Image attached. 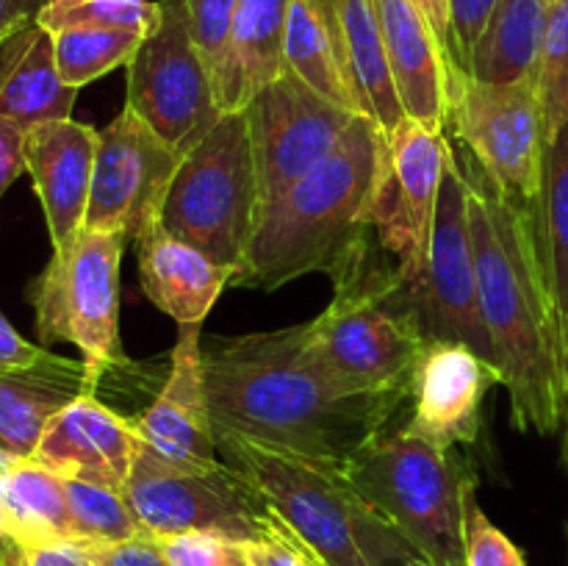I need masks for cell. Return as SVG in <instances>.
I'll return each mask as SVG.
<instances>
[{
  "mask_svg": "<svg viewBox=\"0 0 568 566\" xmlns=\"http://www.w3.org/2000/svg\"><path fill=\"white\" fill-rule=\"evenodd\" d=\"M216 438L347 469L386 431L408 392L338 394L305 358V325L216 336L203 344Z\"/></svg>",
  "mask_w": 568,
  "mask_h": 566,
  "instance_id": "6da1fadb",
  "label": "cell"
},
{
  "mask_svg": "<svg viewBox=\"0 0 568 566\" xmlns=\"http://www.w3.org/2000/svg\"><path fill=\"white\" fill-rule=\"evenodd\" d=\"M460 170L469 186L480 314L497 350L499 386L508 388L519 431L552 436L568 420V377L530 209L508 198L471 155Z\"/></svg>",
  "mask_w": 568,
  "mask_h": 566,
  "instance_id": "7a4b0ae2",
  "label": "cell"
},
{
  "mask_svg": "<svg viewBox=\"0 0 568 566\" xmlns=\"http://www.w3.org/2000/svg\"><path fill=\"white\" fill-rule=\"evenodd\" d=\"M388 164V137L358 117L316 170L258 209L253 239L231 286L277 292L327 272L372 231V211Z\"/></svg>",
  "mask_w": 568,
  "mask_h": 566,
  "instance_id": "3957f363",
  "label": "cell"
},
{
  "mask_svg": "<svg viewBox=\"0 0 568 566\" xmlns=\"http://www.w3.org/2000/svg\"><path fill=\"white\" fill-rule=\"evenodd\" d=\"M216 447L320 566H383L414 547L355 492L338 466L236 438H216Z\"/></svg>",
  "mask_w": 568,
  "mask_h": 566,
  "instance_id": "277c9868",
  "label": "cell"
},
{
  "mask_svg": "<svg viewBox=\"0 0 568 566\" xmlns=\"http://www.w3.org/2000/svg\"><path fill=\"white\" fill-rule=\"evenodd\" d=\"M372 233V231H369ZM366 233L331 272V305L305 322V358L338 394L408 392L422 336L386 303L394 266L372 259Z\"/></svg>",
  "mask_w": 568,
  "mask_h": 566,
  "instance_id": "5b68a950",
  "label": "cell"
},
{
  "mask_svg": "<svg viewBox=\"0 0 568 566\" xmlns=\"http://www.w3.org/2000/svg\"><path fill=\"white\" fill-rule=\"evenodd\" d=\"M344 475L355 492L436 566H466L464 494L475 472L399 425L381 431Z\"/></svg>",
  "mask_w": 568,
  "mask_h": 566,
  "instance_id": "8992f818",
  "label": "cell"
},
{
  "mask_svg": "<svg viewBox=\"0 0 568 566\" xmlns=\"http://www.w3.org/2000/svg\"><path fill=\"white\" fill-rule=\"evenodd\" d=\"M261 192L244 111H222L209 133L178 164L159 225L239 270L258 222Z\"/></svg>",
  "mask_w": 568,
  "mask_h": 566,
  "instance_id": "52a82bcc",
  "label": "cell"
},
{
  "mask_svg": "<svg viewBox=\"0 0 568 566\" xmlns=\"http://www.w3.org/2000/svg\"><path fill=\"white\" fill-rule=\"evenodd\" d=\"M458 150H449L433 214L425 266L416 275L399 277L392 270L386 303L414 325L422 342H458L475 350L499 372L497 350L486 331L477 294L475 250H471L469 198Z\"/></svg>",
  "mask_w": 568,
  "mask_h": 566,
  "instance_id": "ba28073f",
  "label": "cell"
},
{
  "mask_svg": "<svg viewBox=\"0 0 568 566\" xmlns=\"http://www.w3.org/2000/svg\"><path fill=\"white\" fill-rule=\"evenodd\" d=\"M128 242L120 233L81 231L53 250L31 286L42 347L75 344L94 386L105 372L128 366L120 338V261Z\"/></svg>",
  "mask_w": 568,
  "mask_h": 566,
  "instance_id": "9c48e42d",
  "label": "cell"
},
{
  "mask_svg": "<svg viewBox=\"0 0 568 566\" xmlns=\"http://www.w3.org/2000/svg\"><path fill=\"white\" fill-rule=\"evenodd\" d=\"M128 503L144 533L155 538L178 533H220L233 542H258L277 527L275 511L236 466H183L139 438L128 475Z\"/></svg>",
  "mask_w": 568,
  "mask_h": 566,
  "instance_id": "30bf717a",
  "label": "cell"
},
{
  "mask_svg": "<svg viewBox=\"0 0 568 566\" xmlns=\"http://www.w3.org/2000/svg\"><path fill=\"white\" fill-rule=\"evenodd\" d=\"M447 92V128L464 142L466 153L508 198L525 205L536 203L547 150L536 81L486 83L453 67Z\"/></svg>",
  "mask_w": 568,
  "mask_h": 566,
  "instance_id": "8fae6325",
  "label": "cell"
},
{
  "mask_svg": "<svg viewBox=\"0 0 568 566\" xmlns=\"http://www.w3.org/2000/svg\"><path fill=\"white\" fill-rule=\"evenodd\" d=\"M125 105L181 155L222 117L214 78L189 33L186 0H159V20L128 64Z\"/></svg>",
  "mask_w": 568,
  "mask_h": 566,
  "instance_id": "7c38bea8",
  "label": "cell"
},
{
  "mask_svg": "<svg viewBox=\"0 0 568 566\" xmlns=\"http://www.w3.org/2000/svg\"><path fill=\"white\" fill-rule=\"evenodd\" d=\"M258 172L261 205L281 198L342 144L358 114L322 98L283 70L244 105Z\"/></svg>",
  "mask_w": 568,
  "mask_h": 566,
  "instance_id": "4fadbf2b",
  "label": "cell"
},
{
  "mask_svg": "<svg viewBox=\"0 0 568 566\" xmlns=\"http://www.w3.org/2000/svg\"><path fill=\"white\" fill-rule=\"evenodd\" d=\"M183 155L131 105L98 133L92 192L83 231L139 239L159 222L166 189Z\"/></svg>",
  "mask_w": 568,
  "mask_h": 566,
  "instance_id": "5bb4252c",
  "label": "cell"
},
{
  "mask_svg": "<svg viewBox=\"0 0 568 566\" xmlns=\"http://www.w3.org/2000/svg\"><path fill=\"white\" fill-rule=\"evenodd\" d=\"M449 150L447 131H430L414 120H405L388 137V164L372 211V233L394 255L399 277L416 275L425 266Z\"/></svg>",
  "mask_w": 568,
  "mask_h": 566,
  "instance_id": "9a60e30c",
  "label": "cell"
},
{
  "mask_svg": "<svg viewBox=\"0 0 568 566\" xmlns=\"http://www.w3.org/2000/svg\"><path fill=\"white\" fill-rule=\"evenodd\" d=\"M499 372L458 342H425L410 370L408 431L442 449L477 442L483 400L497 386Z\"/></svg>",
  "mask_w": 568,
  "mask_h": 566,
  "instance_id": "2e32d148",
  "label": "cell"
},
{
  "mask_svg": "<svg viewBox=\"0 0 568 566\" xmlns=\"http://www.w3.org/2000/svg\"><path fill=\"white\" fill-rule=\"evenodd\" d=\"M203 322L181 325L172 347V366L153 405L136 425L139 438L164 458L183 466L220 464L214 425H211L209 394L203 381Z\"/></svg>",
  "mask_w": 568,
  "mask_h": 566,
  "instance_id": "e0dca14e",
  "label": "cell"
},
{
  "mask_svg": "<svg viewBox=\"0 0 568 566\" xmlns=\"http://www.w3.org/2000/svg\"><path fill=\"white\" fill-rule=\"evenodd\" d=\"M98 128L75 120L44 122L26 131V172L42 203L53 250L75 242L92 192Z\"/></svg>",
  "mask_w": 568,
  "mask_h": 566,
  "instance_id": "ac0fdd59",
  "label": "cell"
},
{
  "mask_svg": "<svg viewBox=\"0 0 568 566\" xmlns=\"http://www.w3.org/2000/svg\"><path fill=\"white\" fill-rule=\"evenodd\" d=\"M139 433L133 420L100 403L94 392L72 400L53 416L31 458L61 477L122 488L133 469Z\"/></svg>",
  "mask_w": 568,
  "mask_h": 566,
  "instance_id": "d6986e66",
  "label": "cell"
},
{
  "mask_svg": "<svg viewBox=\"0 0 568 566\" xmlns=\"http://www.w3.org/2000/svg\"><path fill=\"white\" fill-rule=\"evenodd\" d=\"M372 6L405 114L430 131H444L449 117L447 78L453 67L436 31L414 0H372Z\"/></svg>",
  "mask_w": 568,
  "mask_h": 566,
  "instance_id": "ffe728a7",
  "label": "cell"
},
{
  "mask_svg": "<svg viewBox=\"0 0 568 566\" xmlns=\"http://www.w3.org/2000/svg\"><path fill=\"white\" fill-rule=\"evenodd\" d=\"M139 281L150 303L178 325L203 322L236 270L175 239L155 222L136 239Z\"/></svg>",
  "mask_w": 568,
  "mask_h": 566,
  "instance_id": "44dd1931",
  "label": "cell"
},
{
  "mask_svg": "<svg viewBox=\"0 0 568 566\" xmlns=\"http://www.w3.org/2000/svg\"><path fill=\"white\" fill-rule=\"evenodd\" d=\"M94 388L87 364L61 355L28 370L0 372V453L31 458L53 416Z\"/></svg>",
  "mask_w": 568,
  "mask_h": 566,
  "instance_id": "7402d4cb",
  "label": "cell"
},
{
  "mask_svg": "<svg viewBox=\"0 0 568 566\" xmlns=\"http://www.w3.org/2000/svg\"><path fill=\"white\" fill-rule=\"evenodd\" d=\"M325 3L344 75L358 100L361 114L369 117L386 137H392L408 120V114H405L403 100L394 87L375 6L372 0H325Z\"/></svg>",
  "mask_w": 568,
  "mask_h": 566,
  "instance_id": "603a6c76",
  "label": "cell"
},
{
  "mask_svg": "<svg viewBox=\"0 0 568 566\" xmlns=\"http://www.w3.org/2000/svg\"><path fill=\"white\" fill-rule=\"evenodd\" d=\"M81 89L61 81L55 67L53 33L39 22L22 28L0 48V114L22 131L44 122L72 120Z\"/></svg>",
  "mask_w": 568,
  "mask_h": 566,
  "instance_id": "cb8c5ba5",
  "label": "cell"
},
{
  "mask_svg": "<svg viewBox=\"0 0 568 566\" xmlns=\"http://www.w3.org/2000/svg\"><path fill=\"white\" fill-rule=\"evenodd\" d=\"M292 0H236L231 48L214 83L220 111H244V105L275 81L283 70V39Z\"/></svg>",
  "mask_w": 568,
  "mask_h": 566,
  "instance_id": "d4e9b609",
  "label": "cell"
},
{
  "mask_svg": "<svg viewBox=\"0 0 568 566\" xmlns=\"http://www.w3.org/2000/svg\"><path fill=\"white\" fill-rule=\"evenodd\" d=\"M549 9V0H503L464 72L486 83L536 81Z\"/></svg>",
  "mask_w": 568,
  "mask_h": 566,
  "instance_id": "484cf974",
  "label": "cell"
},
{
  "mask_svg": "<svg viewBox=\"0 0 568 566\" xmlns=\"http://www.w3.org/2000/svg\"><path fill=\"white\" fill-rule=\"evenodd\" d=\"M536 228L538 255L552 294L560 327V347L568 377V122L547 139L544 178L536 203L527 205Z\"/></svg>",
  "mask_w": 568,
  "mask_h": 566,
  "instance_id": "4316f807",
  "label": "cell"
},
{
  "mask_svg": "<svg viewBox=\"0 0 568 566\" xmlns=\"http://www.w3.org/2000/svg\"><path fill=\"white\" fill-rule=\"evenodd\" d=\"M283 61L288 72H294L322 98L364 117L344 75L325 0H292L286 39H283Z\"/></svg>",
  "mask_w": 568,
  "mask_h": 566,
  "instance_id": "83f0119b",
  "label": "cell"
},
{
  "mask_svg": "<svg viewBox=\"0 0 568 566\" xmlns=\"http://www.w3.org/2000/svg\"><path fill=\"white\" fill-rule=\"evenodd\" d=\"M3 505L9 533L20 544L75 538L64 477L33 458H11L3 477Z\"/></svg>",
  "mask_w": 568,
  "mask_h": 566,
  "instance_id": "f1b7e54d",
  "label": "cell"
},
{
  "mask_svg": "<svg viewBox=\"0 0 568 566\" xmlns=\"http://www.w3.org/2000/svg\"><path fill=\"white\" fill-rule=\"evenodd\" d=\"M144 33L120 28H67L53 33L55 67L61 81L83 89L116 67H128L142 44Z\"/></svg>",
  "mask_w": 568,
  "mask_h": 566,
  "instance_id": "f546056e",
  "label": "cell"
},
{
  "mask_svg": "<svg viewBox=\"0 0 568 566\" xmlns=\"http://www.w3.org/2000/svg\"><path fill=\"white\" fill-rule=\"evenodd\" d=\"M64 492L78 542H122L144 533L122 488L64 477Z\"/></svg>",
  "mask_w": 568,
  "mask_h": 566,
  "instance_id": "4dcf8cb0",
  "label": "cell"
},
{
  "mask_svg": "<svg viewBox=\"0 0 568 566\" xmlns=\"http://www.w3.org/2000/svg\"><path fill=\"white\" fill-rule=\"evenodd\" d=\"M159 20V0H50L39 26L50 33L67 28H120L148 33Z\"/></svg>",
  "mask_w": 568,
  "mask_h": 566,
  "instance_id": "1f68e13d",
  "label": "cell"
},
{
  "mask_svg": "<svg viewBox=\"0 0 568 566\" xmlns=\"http://www.w3.org/2000/svg\"><path fill=\"white\" fill-rule=\"evenodd\" d=\"M547 139L568 122V0H555L536 75Z\"/></svg>",
  "mask_w": 568,
  "mask_h": 566,
  "instance_id": "d6a6232c",
  "label": "cell"
},
{
  "mask_svg": "<svg viewBox=\"0 0 568 566\" xmlns=\"http://www.w3.org/2000/svg\"><path fill=\"white\" fill-rule=\"evenodd\" d=\"M466 566H527L521 549L494 525L477 503V481L464 494Z\"/></svg>",
  "mask_w": 568,
  "mask_h": 566,
  "instance_id": "836d02e7",
  "label": "cell"
},
{
  "mask_svg": "<svg viewBox=\"0 0 568 566\" xmlns=\"http://www.w3.org/2000/svg\"><path fill=\"white\" fill-rule=\"evenodd\" d=\"M233 14H236V0H186L189 33L214 83L231 48Z\"/></svg>",
  "mask_w": 568,
  "mask_h": 566,
  "instance_id": "e575fe53",
  "label": "cell"
},
{
  "mask_svg": "<svg viewBox=\"0 0 568 566\" xmlns=\"http://www.w3.org/2000/svg\"><path fill=\"white\" fill-rule=\"evenodd\" d=\"M159 542L170 566H250L244 544L220 533H178Z\"/></svg>",
  "mask_w": 568,
  "mask_h": 566,
  "instance_id": "d590c367",
  "label": "cell"
},
{
  "mask_svg": "<svg viewBox=\"0 0 568 566\" xmlns=\"http://www.w3.org/2000/svg\"><path fill=\"white\" fill-rule=\"evenodd\" d=\"M98 566H170L164 547L150 533L122 542H81Z\"/></svg>",
  "mask_w": 568,
  "mask_h": 566,
  "instance_id": "8d00e7d4",
  "label": "cell"
},
{
  "mask_svg": "<svg viewBox=\"0 0 568 566\" xmlns=\"http://www.w3.org/2000/svg\"><path fill=\"white\" fill-rule=\"evenodd\" d=\"M503 0H449V17H453V39L455 50H458L460 70H464L466 59L480 42L486 33L488 22H491L494 11L499 9Z\"/></svg>",
  "mask_w": 568,
  "mask_h": 566,
  "instance_id": "74e56055",
  "label": "cell"
},
{
  "mask_svg": "<svg viewBox=\"0 0 568 566\" xmlns=\"http://www.w3.org/2000/svg\"><path fill=\"white\" fill-rule=\"evenodd\" d=\"M244 549H247L250 566H316L308 549L288 533L283 522H277L270 536L244 544Z\"/></svg>",
  "mask_w": 568,
  "mask_h": 566,
  "instance_id": "f35d334b",
  "label": "cell"
},
{
  "mask_svg": "<svg viewBox=\"0 0 568 566\" xmlns=\"http://www.w3.org/2000/svg\"><path fill=\"white\" fill-rule=\"evenodd\" d=\"M17 566H98L78 538L22 544Z\"/></svg>",
  "mask_w": 568,
  "mask_h": 566,
  "instance_id": "ab89813d",
  "label": "cell"
},
{
  "mask_svg": "<svg viewBox=\"0 0 568 566\" xmlns=\"http://www.w3.org/2000/svg\"><path fill=\"white\" fill-rule=\"evenodd\" d=\"M26 172V131L0 114V198Z\"/></svg>",
  "mask_w": 568,
  "mask_h": 566,
  "instance_id": "60d3db41",
  "label": "cell"
},
{
  "mask_svg": "<svg viewBox=\"0 0 568 566\" xmlns=\"http://www.w3.org/2000/svg\"><path fill=\"white\" fill-rule=\"evenodd\" d=\"M50 355H53L50 350L26 342V338L11 327V322L0 314V372L28 370V366H37L42 364V361H48Z\"/></svg>",
  "mask_w": 568,
  "mask_h": 566,
  "instance_id": "b9f144b4",
  "label": "cell"
},
{
  "mask_svg": "<svg viewBox=\"0 0 568 566\" xmlns=\"http://www.w3.org/2000/svg\"><path fill=\"white\" fill-rule=\"evenodd\" d=\"M50 0H0V48L22 28L33 26Z\"/></svg>",
  "mask_w": 568,
  "mask_h": 566,
  "instance_id": "7bdbcfd3",
  "label": "cell"
},
{
  "mask_svg": "<svg viewBox=\"0 0 568 566\" xmlns=\"http://www.w3.org/2000/svg\"><path fill=\"white\" fill-rule=\"evenodd\" d=\"M419 6L422 14L427 17L430 28L436 31L438 42H442L444 53H447L449 67H460L458 61V50H455V39H453V17H449V0H414Z\"/></svg>",
  "mask_w": 568,
  "mask_h": 566,
  "instance_id": "ee69618b",
  "label": "cell"
},
{
  "mask_svg": "<svg viewBox=\"0 0 568 566\" xmlns=\"http://www.w3.org/2000/svg\"><path fill=\"white\" fill-rule=\"evenodd\" d=\"M383 566H436V564H433V560H427L416 547H405L403 553H397L394 558H388Z\"/></svg>",
  "mask_w": 568,
  "mask_h": 566,
  "instance_id": "f6af8a7d",
  "label": "cell"
},
{
  "mask_svg": "<svg viewBox=\"0 0 568 566\" xmlns=\"http://www.w3.org/2000/svg\"><path fill=\"white\" fill-rule=\"evenodd\" d=\"M549 3H555V0H549Z\"/></svg>",
  "mask_w": 568,
  "mask_h": 566,
  "instance_id": "bcb514c9",
  "label": "cell"
},
{
  "mask_svg": "<svg viewBox=\"0 0 568 566\" xmlns=\"http://www.w3.org/2000/svg\"><path fill=\"white\" fill-rule=\"evenodd\" d=\"M316 566H320V564H316Z\"/></svg>",
  "mask_w": 568,
  "mask_h": 566,
  "instance_id": "7dc6e473",
  "label": "cell"
},
{
  "mask_svg": "<svg viewBox=\"0 0 568 566\" xmlns=\"http://www.w3.org/2000/svg\"><path fill=\"white\" fill-rule=\"evenodd\" d=\"M566 422H568V420H566Z\"/></svg>",
  "mask_w": 568,
  "mask_h": 566,
  "instance_id": "c3c4849f",
  "label": "cell"
}]
</instances>
